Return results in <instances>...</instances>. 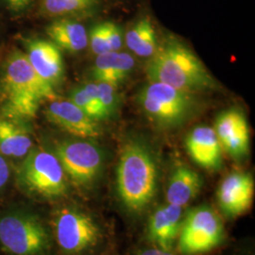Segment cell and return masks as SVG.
I'll use <instances>...</instances> for the list:
<instances>
[{
  "label": "cell",
  "instance_id": "13",
  "mask_svg": "<svg viewBox=\"0 0 255 255\" xmlns=\"http://www.w3.org/2000/svg\"><path fill=\"white\" fill-rule=\"evenodd\" d=\"M26 56L36 73L51 85L62 80L64 73V60L54 43L42 39L28 40Z\"/></svg>",
  "mask_w": 255,
  "mask_h": 255
},
{
  "label": "cell",
  "instance_id": "23",
  "mask_svg": "<svg viewBox=\"0 0 255 255\" xmlns=\"http://www.w3.org/2000/svg\"><path fill=\"white\" fill-rule=\"evenodd\" d=\"M97 88L99 101L105 119L114 117L119 106V95L117 86L107 82H97Z\"/></svg>",
  "mask_w": 255,
  "mask_h": 255
},
{
  "label": "cell",
  "instance_id": "9",
  "mask_svg": "<svg viewBox=\"0 0 255 255\" xmlns=\"http://www.w3.org/2000/svg\"><path fill=\"white\" fill-rule=\"evenodd\" d=\"M56 242L67 255H79L97 245L101 231L88 214L74 207L56 213L53 222Z\"/></svg>",
  "mask_w": 255,
  "mask_h": 255
},
{
  "label": "cell",
  "instance_id": "12",
  "mask_svg": "<svg viewBox=\"0 0 255 255\" xmlns=\"http://www.w3.org/2000/svg\"><path fill=\"white\" fill-rule=\"evenodd\" d=\"M46 116L52 124L81 139H91L101 134L98 122L89 118L71 101H50L46 110Z\"/></svg>",
  "mask_w": 255,
  "mask_h": 255
},
{
  "label": "cell",
  "instance_id": "5",
  "mask_svg": "<svg viewBox=\"0 0 255 255\" xmlns=\"http://www.w3.org/2000/svg\"><path fill=\"white\" fill-rule=\"evenodd\" d=\"M138 104L148 119L164 128L182 125L196 110L192 94L157 82H149L141 89Z\"/></svg>",
  "mask_w": 255,
  "mask_h": 255
},
{
  "label": "cell",
  "instance_id": "4",
  "mask_svg": "<svg viewBox=\"0 0 255 255\" xmlns=\"http://www.w3.org/2000/svg\"><path fill=\"white\" fill-rule=\"evenodd\" d=\"M0 247L9 255H46L50 237L36 215L27 210H9L0 214Z\"/></svg>",
  "mask_w": 255,
  "mask_h": 255
},
{
  "label": "cell",
  "instance_id": "28",
  "mask_svg": "<svg viewBox=\"0 0 255 255\" xmlns=\"http://www.w3.org/2000/svg\"><path fill=\"white\" fill-rule=\"evenodd\" d=\"M138 255H175L171 253V251L164 250L161 248H153V249H147L142 251Z\"/></svg>",
  "mask_w": 255,
  "mask_h": 255
},
{
  "label": "cell",
  "instance_id": "18",
  "mask_svg": "<svg viewBox=\"0 0 255 255\" xmlns=\"http://www.w3.org/2000/svg\"><path fill=\"white\" fill-rule=\"evenodd\" d=\"M46 33L56 46L69 52H80L88 45V33L81 23L61 19L51 23Z\"/></svg>",
  "mask_w": 255,
  "mask_h": 255
},
{
  "label": "cell",
  "instance_id": "10",
  "mask_svg": "<svg viewBox=\"0 0 255 255\" xmlns=\"http://www.w3.org/2000/svg\"><path fill=\"white\" fill-rule=\"evenodd\" d=\"M214 130L221 147L235 160L246 158L250 151V128L244 113L229 109L220 113Z\"/></svg>",
  "mask_w": 255,
  "mask_h": 255
},
{
  "label": "cell",
  "instance_id": "14",
  "mask_svg": "<svg viewBox=\"0 0 255 255\" xmlns=\"http://www.w3.org/2000/svg\"><path fill=\"white\" fill-rule=\"evenodd\" d=\"M185 146L193 161L201 167L218 170L222 166V147L213 128H193L185 139Z\"/></svg>",
  "mask_w": 255,
  "mask_h": 255
},
{
  "label": "cell",
  "instance_id": "20",
  "mask_svg": "<svg viewBox=\"0 0 255 255\" xmlns=\"http://www.w3.org/2000/svg\"><path fill=\"white\" fill-rule=\"evenodd\" d=\"M125 44L134 54L142 58L152 57L158 47L154 27L148 18L141 19L125 35Z\"/></svg>",
  "mask_w": 255,
  "mask_h": 255
},
{
  "label": "cell",
  "instance_id": "15",
  "mask_svg": "<svg viewBox=\"0 0 255 255\" xmlns=\"http://www.w3.org/2000/svg\"><path fill=\"white\" fill-rule=\"evenodd\" d=\"M182 208L167 203L156 210L148 221L149 239L158 248L171 251L182 225Z\"/></svg>",
  "mask_w": 255,
  "mask_h": 255
},
{
  "label": "cell",
  "instance_id": "19",
  "mask_svg": "<svg viewBox=\"0 0 255 255\" xmlns=\"http://www.w3.org/2000/svg\"><path fill=\"white\" fill-rule=\"evenodd\" d=\"M32 148V140L14 122L0 119V153L10 158H25Z\"/></svg>",
  "mask_w": 255,
  "mask_h": 255
},
{
  "label": "cell",
  "instance_id": "2",
  "mask_svg": "<svg viewBox=\"0 0 255 255\" xmlns=\"http://www.w3.org/2000/svg\"><path fill=\"white\" fill-rule=\"evenodd\" d=\"M158 167L154 154L146 143L130 140L123 147L117 168V189L127 209L139 213L154 198Z\"/></svg>",
  "mask_w": 255,
  "mask_h": 255
},
{
  "label": "cell",
  "instance_id": "27",
  "mask_svg": "<svg viewBox=\"0 0 255 255\" xmlns=\"http://www.w3.org/2000/svg\"><path fill=\"white\" fill-rule=\"evenodd\" d=\"M33 0H5L7 5L13 10H21L27 8Z\"/></svg>",
  "mask_w": 255,
  "mask_h": 255
},
{
  "label": "cell",
  "instance_id": "17",
  "mask_svg": "<svg viewBox=\"0 0 255 255\" xmlns=\"http://www.w3.org/2000/svg\"><path fill=\"white\" fill-rule=\"evenodd\" d=\"M202 186L201 176L185 165L174 169L167 184L165 198L169 204L184 207L199 194Z\"/></svg>",
  "mask_w": 255,
  "mask_h": 255
},
{
  "label": "cell",
  "instance_id": "7",
  "mask_svg": "<svg viewBox=\"0 0 255 255\" xmlns=\"http://www.w3.org/2000/svg\"><path fill=\"white\" fill-rule=\"evenodd\" d=\"M224 238V227L216 211L202 205L192 209L182 221L179 250L183 255H198L219 246Z\"/></svg>",
  "mask_w": 255,
  "mask_h": 255
},
{
  "label": "cell",
  "instance_id": "24",
  "mask_svg": "<svg viewBox=\"0 0 255 255\" xmlns=\"http://www.w3.org/2000/svg\"><path fill=\"white\" fill-rule=\"evenodd\" d=\"M88 44L90 45L94 54H104L110 51L109 45L107 42L105 22L96 25L88 34Z\"/></svg>",
  "mask_w": 255,
  "mask_h": 255
},
{
  "label": "cell",
  "instance_id": "21",
  "mask_svg": "<svg viewBox=\"0 0 255 255\" xmlns=\"http://www.w3.org/2000/svg\"><path fill=\"white\" fill-rule=\"evenodd\" d=\"M70 101L95 121L106 120L98 97L97 82H91L75 88Z\"/></svg>",
  "mask_w": 255,
  "mask_h": 255
},
{
  "label": "cell",
  "instance_id": "1",
  "mask_svg": "<svg viewBox=\"0 0 255 255\" xmlns=\"http://www.w3.org/2000/svg\"><path fill=\"white\" fill-rule=\"evenodd\" d=\"M150 58L146 67L150 82H162L190 94L216 87L203 63L177 39L167 38Z\"/></svg>",
  "mask_w": 255,
  "mask_h": 255
},
{
  "label": "cell",
  "instance_id": "25",
  "mask_svg": "<svg viewBox=\"0 0 255 255\" xmlns=\"http://www.w3.org/2000/svg\"><path fill=\"white\" fill-rule=\"evenodd\" d=\"M105 28L110 51H120L124 44L121 28L112 22H105Z\"/></svg>",
  "mask_w": 255,
  "mask_h": 255
},
{
  "label": "cell",
  "instance_id": "11",
  "mask_svg": "<svg viewBox=\"0 0 255 255\" xmlns=\"http://www.w3.org/2000/svg\"><path fill=\"white\" fill-rule=\"evenodd\" d=\"M255 195V181L251 174L236 171L221 182L217 197L219 208L228 218H237L251 208Z\"/></svg>",
  "mask_w": 255,
  "mask_h": 255
},
{
  "label": "cell",
  "instance_id": "8",
  "mask_svg": "<svg viewBox=\"0 0 255 255\" xmlns=\"http://www.w3.org/2000/svg\"><path fill=\"white\" fill-rule=\"evenodd\" d=\"M55 154L66 177L76 185L83 187L96 182L104 164V153L101 147L85 139L58 144Z\"/></svg>",
  "mask_w": 255,
  "mask_h": 255
},
{
  "label": "cell",
  "instance_id": "16",
  "mask_svg": "<svg viewBox=\"0 0 255 255\" xmlns=\"http://www.w3.org/2000/svg\"><path fill=\"white\" fill-rule=\"evenodd\" d=\"M134 64L133 58L126 52L111 51L99 55L93 67V77L96 82L118 86L127 79Z\"/></svg>",
  "mask_w": 255,
  "mask_h": 255
},
{
  "label": "cell",
  "instance_id": "26",
  "mask_svg": "<svg viewBox=\"0 0 255 255\" xmlns=\"http://www.w3.org/2000/svg\"><path fill=\"white\" fill-rule=\"evenodd\" d=\"M10 176L9 165L4 155L0 153V190H2L8 183Z\"/></svg>",
  "mask_w": 255,
  "mask_h": 255
},
{
  "label": "cell",
  "instance_id": "6",
  "mask_svg": "<svg viewBox=\"0 0 255 255\" xmlns=\"http://www.w3.org/2000/svg\"><path fill=\"white\" fill-rule=\"evenodd\" d=\"M21 185L28 193L45 199H56L67 191L66 175L55 153L31 148L19 170Z\"/></svg>",
  "mask_w": 255,
  "mask_h": 255
},
{
  "label": "cell",
  "instance_id": "22",
  "mask_svg": "<svg viewBox=\"0 0 255 255\" xmlns=\"http://www.w3.org/2000/svg\"><path fill=\"white\" fill-rule=\"evenodd\" d=\"M98 0H43V8L47 14L63 16L90 9Z\"/></svg>",
  "mask_w": 255,
  "mask_h": 255
},
{
  "label": "cell",
  "instance_id": "3",
  "mask_svg": "<svg viewBox=\"0 0 255 255\" xmlns=\"http://www.w3.org/2000/svg\"><path fill=\"white\" fill-rule=\"evenodd\" d=\"M5 113L13 119L36 117L42 102L56 100L53 85L41 78L27 56L15 51L9 56L3 77Z\"/></svg>",
  "mask_w": 255,
  "mask_h": 255
}]
</instances>
